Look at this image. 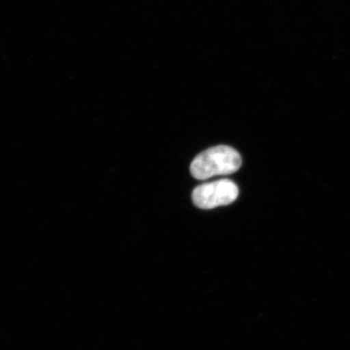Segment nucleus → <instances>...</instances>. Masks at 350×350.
I'll list each match as a JSON object with an SVG mask.
<instances>
[{
	"label": "nucleus",
	"instance_id": "1",
	"mask_svg": "<svg viewBox=\"0 0 350 350\" xmlns=\"http://www.w3.org/2000/svg\"><path fill=\"white\" fill-rule=\"evenodd\" d=\"M242 165L238 151L226 146L208 148L197 156L191 164L192 176L199 180L234 174Z\"/></svg>",
	"mask_w": 350,
	"mask_h": 350
},
{
	"label": "nucleus",
	"instance_id": "2",
	"mask_svg": "<svg viewBox=\"0 0 350 350\" xmlns=\"http://www.w3.org/2000/svg\"><path fill=\"white\" fill-rule=\"evenodd\" d=\"M239 192V187L234 182L221 179L196 187L192 192V200L200 208L211 209L234 202Z\"/></svg>",
	"mask_w": 350,
	"mask_h": 350
}]
</instances>
